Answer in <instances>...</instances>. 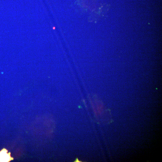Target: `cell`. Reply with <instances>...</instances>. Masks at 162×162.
I'll use <instances>...</instances> for the list:
<instances>
[{
  "mask_svg": "<svg viewBox=\"0 0 162 162\" xmlns=\"http://www.w3.org/2000/svg\"><path fill=\"white\" fill-rule=\"evenodd\" d=\"M7 151L4 149L0 152V162H8L13 159L10 154L7 153Z\"/></svg>",
  "mask_w": 162,
  "mask_h": 162,
  "instance_id": "obj_1",
  "label": "cell"
}]
</instances>
